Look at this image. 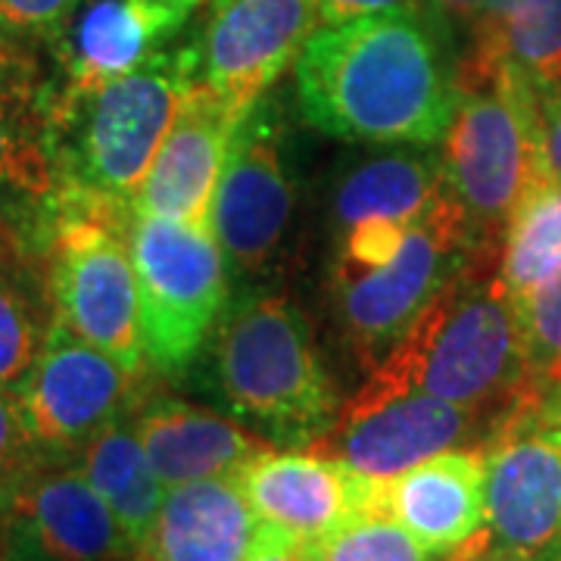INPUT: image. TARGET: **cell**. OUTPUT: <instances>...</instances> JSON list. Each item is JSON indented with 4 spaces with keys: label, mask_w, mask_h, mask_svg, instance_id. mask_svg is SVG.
<instances>
[{
    "label": "cell",
    "mask_w": 561,
    "mask_h": 561,
    "mask_svg": "<svg viewBox=\"0 0 561 561\" xmlns=\"http://www.w3.org/2000/svg\"><path fill=\"white\" fill-rule=\"evenodd\" d=\"M449 22L381 13L319 28L297 62L306 122L341 140L427 147L456 110Z\"/></svg>",
    "instance_id": "cell-1"
},
{
    "label": "cell",
    "mask_w": 561,
    "mask_h": 561,
    "mask_svg": "<svg viewBox=\"0 0 561 561\" xmlns=\"http://www.w3.org/2000/svg\"><path fill=\"white\" fill-rule=\"evenodd\" d=\"M393 397H434L500 421L518 402L542 400L530 387L515 302L500 278V247H481L446 280L346 402Z\"/></svg>",
    "instance_id": "cell-2"
},
{
    "label": "cell",
    "mask_w": 561,
    "mask_h": 561,
    "mask_svg": "<svg viewBox=\"0 0 561 561\" xmlns=\"http://www.w3.org/2000/svg\"><path fill=\"white\" fill-rule=\"evenodd\" d=\"M213 371L221 400L253 434L280 446H312L341 415L309 321L287 297H253L216 328Z\"/></svg>",
    "instance_id": "cell-3"
},
{
    "label": "cell",
    "mask_w": 561,
    "mask_h": 561,
    "mask_svg": "<svg viewBox=\"0 0 561 561\" xmlns=\"http://www.w3.org/2000/svg\"><path fill=\"white\" fill-rule=\"evenodd\" d=\"M456 88V110L443 131V184L478 241L493 243L524 194L549 179L537 94L502 62L461 60Z\"/></svg>",
    "instance_id": "cell-4"
},
{
    "label": "cell",
    "mask_w": 561,
    "mask_h": 561,
    "mask_svg": "<svg viewBox=\"0 0 561 561\" xmlns=\"http://www.w3.org/2000/svg\"><path fill=\"white\" fill-rule=\"evenodd\" d=\"M194 81L197 66L184 47L162 50L147 66L76 101L50 94L66 187L135 209L140 184Z\"/></svg>",
    "instance_id": "cell-5"
},
{
    "label": "cell",
    "mask_w": 561,
    "mask_h": 561,
    "mask_svg": "<svg viewBox=\"0 0 561 561\" xmlns=\"http://www.w3.org/2000/svg\"><path fill=\"white\" fill-rule=\"evenodd\" d=\"M131 206L66 187L44 256L57 321L140 375L147 356L131 260Z\"/></svg>",
    "instance_id": "cell-6"
},
{
    "label": "cell",
    "mask_w": 561,
    "mask_h": 561,
    "mask_svg": "<svg viewBox=\"0 0 561 561\" xmlns=\"http://www.w3.org/2000/svg\"><path fill=\"white\" fill-rule=\"evenodd\" d=\"M481 247L474 225L443 184L431 209L409 225L402 247L383 262L356 272H334V300L353 353L375 368L402 331L440 294Z\"/></svg>",
    "instance_id": "cell-7"
},
{
    "label": "cell",
    "mask_w": 561,
    "mask_h": 561,
    "mask_svg": "<svg viewBox=\"0 0 561 561\" xmlns=\"http://www.w3.org/2000/svg\"><path fill=\"white\" fill-rule=\"evenodd\" d=\"M131 260L138 278L144 356L181 375L219 328L228 262L206 225L135 216Z\"/></svg>",
    "instance_id": "cell-8"
},
{
    "label": "cell",
    "mask_w": 561,
    "mask_h": 561,
    "mask_svg": "<svg viewBox=\"0 0 561 561\" xmlns=\"http://www.w3.org/2000/svg\"><path fill=\"white\" fill-rule=\"evenodd\" d=\"M486 549L561 561V437L542 400L518 402L483 443Z\"/></svg>",
    "instance_id": "cell-9"
},
{
    "label": "cell",
    "mask_w": 561,
    "mask_h": 561,
    "mask_svg": "<svg viewBox=\"0 0 561 561\" xmlns=\"http://www.w3.org/2000/svg\"><path fill=\"white\" fill-rule=\"evenodd\" d=\"M138 381L140 375L57 321L16 400L41 456L69 461L103 427L128 415Z\"/></svg>",
    "instance_id": "cell-10"
},
{
    "label": "cell",
    "mask_w": 561,
    "mask_h": 561,
    "mask_svg": "<svg viewBox=\"0 0 561 561\" xmlns=\"http://www.w3.org/2000/svg\"><path fill=\"white\" fill-rule=\"evenodd\" d=\"M294 181L287 175L278 122L262 98L238 122L209 203V231L231 272H265L287 241Z\"/></svg>",
    "instance_id": "cell-11"
},
{
    "label": "cell",
    "mask_w": 561,
    "mask_h": 561,
    "mask_svg": "<svg viewBox=\"0 0 561 561\" xmlns=\"http://www.w3.org/2000/svg\"><path fill=\"white\" fill-rule=\"evenodd\" d=\"M128 556H135V546L79 465L38 461L0 505V561H119Z\"/></svg>",
    "instance_id": "cell-12"
},
{
    "label": "cell",
    "mask_w": 561,
    "mask_h": 561,
    "mask_svg": "<svg viewBox=\"0 0 561 561\" xmlns=\"http://www.w3.org/2000/svg\"><path fill=\"white\" fill-rule=\"evenodd\" d=\"M496 415L434 397H393V400L353 405L343 402L334 427L312 443L328 459L371 481H390L421 461L449 449H461L474 434H493Z\"/></svg>",
    "instance_id": "cell-13"
},
{
    "label": "cell",
    "mask_w": 561,
    "mask_h": 561,
    "mask_svg": "<svg viewBox=\"0 0 561 561\" xmlns=\"http://www.w3.org/2000/svg\"><path fill=\"white\" fill-rule=\"evenodd\" d=\"M316 0H213L191 57L197 81L250 110L319 32Z\"/></svg>",
    "instance_id": "cell-14"
},
{
    "label": "cell",
    "mask_w": 561,
    "mask_h": 561,
    "mask_svg": "<svg viewBox=\"0 0 561 561\" xmlns=\"http://www.w3.org/2000/svg\"><path fill=\"white\" fill-rule=\"evenodd\" d=\"M54 98L16 57L0 62V225L22 250H41L62 201Z\"/></svg>",
    "instance_id": "cell-15"
},
{
    "label": "cell",
    "mask_w": 561,
    "mask_h": 561,
    "mask_svg": "<svg viewBox=\"0 0 561 561\" xmlns=\"http://www.w3.org/2000/svg\"><path fill=\"white\" fill-rule=\"evenodd\" d=\"M201 0H84L57 38L62 88L57 101H76L160 57Z\"/></svg>",
    "instance_id": "cell-16"
},
{
    "label": "cell",
    "mask_w": 561,
    "mask_h": 561,
    "mask_svg": "<svg viewBox=\"0 0 561 561\" xmlns=\"http://www.w3.org/2000/svg\"><path fill=\"white\" fill-rule=\"evenodd\" d=\"M260 522L280 537L321 542L356 512H368L375 481L316 449H265L234 474Z\"/></svg>",
    "instance_id": "cell-17"
},
{
    "label": "cell",
    "mask_w": 561,
    "mask_h": 561,
    "mask_svg": "<svg viewBox=\"0 0 561 561\" xmlns=\"http://www.w3.org/2000/svg\"><path fill=\"white\" fill-rule=\"evenodd\" d=\"M243 113L247 110L225 94L194 81L140 184L135 216L206 225L221 162Z\"/></svg>",
    "instance_id": "cell-18"
},
{
    "label": "cell",
    "mask_w": 561,
    "mask_h": 561,
    "mask_svg": "<svg viewBox=\"0 0 561 561\" xmlns=\"http://www.w3.org/2000/svg\"><path fill=\"white\" fill-rule=\"evenodd\" d=\"M437 556H459L486 540L483 446L449 449L390 481H375L371 505Z\"/></svg>",
    "instance_id": "cell-19"
},
{
    "label": "cell",
    "mask_w": 561,
    "mask_h": 561,
    "mask_svg": "<svg viewBox=\"0 0 561 561\" xmlns=\"http://www.w3.org/2000/svg\"><path fill=\"white\" fill-rule=\"evenodd\" d=\"M275 530L260 522L234 478L165 490L140 561H247Z\"/></svg>",
    "instance_id": "cell-20"
},
{
    "label": "cell",
    "mask_w": 561,
    "mask_h": 561,
    "mask_svg": "<svg viewBox=\"0 0 561 561\" xmlns=\"http://www.w3.org/2000/svg\"><path fill=\"white\" fill-rule=\"evenodd\" d=\"M138 440L165 490L209 478H234L272 443L231 419L191 402L157 397L131 415Z\"/></svg>",
    "instance_id": "cell-21"
},
{
    "label": "cell",
    "mask_w": 561,
    "mask_h": 561,
    "mask_svg": "<svg viewBox=\"0 0 561 561\" xmlns=\"http://www.w3.org/2000/svg\"><path fill=\"white\" fill-rule=\"evenodd\" d=\"M76 459L81 474L101 493L138 552V546L157 522L165 486L140 446L131 415L103 427L98 437L81 446Z\"/></svg>",
    "instance_id": "cell-22"
},
{
    "label": "cell",
    "mask_w": 561,
    "mask_h": 561,
    "mask_svg": "<svg viewBox=\"0 0 561 561\" xmlns=\"http://www.w3.org/2000/svg\"><path fill=\"white\" fill-rule=\"evenodd\" d=\"M440 162L419 150L387 153L346 172L334 194V219L343 228L362 219L415 221L440 197Z\"/></svg>",
    "instance_id": "cell-23"
},
{
    "label": "cell",
    "mask_w": 561,
    "mask_h": 561,
    "mask_svg": "<svg viewBox=\"0 0 561 561\" xmlns=\"http://www.w3.org/2000/svg\"><path fill=\"white\" fill-rule=\"evenodd\" d=\"M561 265V181H537L512 219L500 243V278L508 297H524Z\"/></svg>",
    "instance_id": "cell-24"
},
{
    "label": "cell",
    "mask_w": 561,
    "mask_h": 561,
    "mask_svg": "<svg viewBox=\"0 0 561 561\" xmlns=\"http://www.w3.org/2000/svg\"><path fill=\"white\" fill-rule=\"evenodd\" d=\"M465 62H502L534 91L561 79V0H524L500 28L474 35Z\"/></svg>",
    "instance_id": "cell-25"
},
{
    "label": "cell",
    "mask_w": 561,
    "mask_h": 561,
    "mask_svg": "<svg viewBox=\"0 0 561 561\" xmlns=\"http://www.w3.org/2000/svg\"><path fill=\"white\" fill-rule=\"evenodd\" d=\"M54 324L50 290H41L25 256L0 260V390H20Z\"/></svg>",
    "instance_id": "cell-26"
},
{
    "label": "cell",
    "mask_w": 561,
    "mask_h": 561,
    "mask_svg": "<svg viewBox=\"0 0 561 561\" xmlns=\"http://www.w3.org/2000/svg\"><path fill=\"white\" fill-rule=\"evenodd\" d=\"M486 549V540L459 556H437L424 549L402 524L383 512H356L331 537L319 542V561H471Z\"/></svg>",
    "instance_id": "cell-27"
},
{
    "label": "cell",
    "mask_w": 561,
    "mask_h": 561,
    "mask_svg": "<svg viewBox=\"0 0 561 561\" xmlns=\"http://www.w3.org/2000/svg\"><path fill=\"white\" fill-rule=\"evenodd\" d=\"M512 302L522 328L530 387L546 400L561 390V265Z\"/></svg>",
    "instance_id": "cell-28"
},
{
    "label": "cell",
    "mask_w": 561,
    "mask_h": 561,
    "mask_svg": "<svg viewBox=\"0 0 561 561\" xmlns=\"http://www.w3.org/2000/svg\"><path fill=\"white\" fill-rule=\"evenodd\" d=\"M38 461L44 456L25 427L16 393L0 390V505Z\"/></svg>",
    "instance_id": "cell-29"
},
{
    "label": "cell",
    "mask_w": 561,
    "mask_h": 561,
    "mask_svg": "<svg viewBox=\"0 0 561 561\" xmlns=\"http://www.w3.org/2000/svg\"><path fill=\"white\" fill-rule=\"evenodd\" d=\"M84 0H0V41L20 47L25 41L54 38Z\"/></svg>",
    "instance_id": "cell-30"
},
{
    "label": "cell",
    "mask_w": 561,
    "mask_h": 561,
    "mask_svg": "<svg viewBox=\"0 0 561 561\" xmlns=\"http://www.w3.org/2000/svg\"><path fill=\"white\" fill-rule=\"evenodd\" d=\"M316 7H319L321 22H328V25L362 20V16H381V13H409V16H424V20H443L431 0H316Z\"/></svg>",
    "instance_id": "cell-31"
},
{
    "label": "cell",
    "mask_w": 561,
    "mask_h": 561,
    "mask_svg": "<svg viewBox=\"0 0 561 561\" xmlns=\"http://www.w3.org/2000/svg\"><path fill=\"white\" fill-rule=\"evenodd\" d=\"M534 94H537V110H540L546 165H549V175L561 181V79L549 88L534 91Z\"/></svg>",
    "instance_id": "cell-32"
},
{
    "label": "cell",
    "mask_w": 561,
    "mask_h": 561,
    "mask_svg": "<svg viewBox=\"0 0 561 561\" xmlns=\"http://www.w3.org/2000/svg\"><path fill=\"white\" fill-rule=\"evenodd\" d=\"M247 561H319V542L287 540L275 530Z\"/></svg>",
    "instance_id": "cell-33"
},
{
    "label": "cell",
    "mask_w": 561,
    "mask_h": 561,
    "mask_svg": "<svg viewBox=\"0 0 561 561\" xmlns=\"http://www.w3.org/2000/svg\"><path fill=\"white\" fill-rule=\"evenodd\" d=\"M434 7H437V13H440L443 20L456 22V25H468V28H474L478 20H481V10H483V0H431Z\"/></svg>",
    "instance_id": "cell-34"
},
{
    "label": "cell",
    "mask_w": 561,
    "mask_h": 561,
    "mask_svg": "<svg viewBox=\"0 0 561 561\" xmlns=\"http://www.w3.org/2000/svg\"><path fill=\"white\" fill-rule=\"evenodd\" d=\"M522 3L524 0H483L481 20H478V25L471 28V38H474V35H486V32H493V28H500L502 22L508 20Z\"/></svg>",
    "instance_id": "cell-35"
},
{
    "label": "cell",
    "mask_w": 561,
    "mask_h": 561,
    "mask_svg": "<svg viewBox=\"0 0 561 561\" xmlns=\"http://www.w3.org/2000/svg\"><path fill=\"white\" fill-rule=\"evenodd\" d=\"M542 415H546V421L559 431V437H561V390L549 393V397L542 400Z\"/></svg>",
    "instance_id": "cell-36"
},
{
    "label": "cell",
    "mask_w": 561,
    "mask_h": 561,
    "mask_svg": "<svg viewBox=\"0 0 561 561\" xmlns=\"http://www.w3.org/2000/svg\"><path fill=\"white\" fill-rule=\"evenodd\" d=\"M22 253H25V250L16 243V238L0 225V260H13V256H22Z\"/></svg>",
    "instance_id": "cell-37"
},
{
    "label": "cell",
    "mask_w": 561,
    "mask_h": 561,
    "mask_svg": "<svg viewBox=\"0 0 561 561\" xmlns=\"http://www.w3.org/2000/svg\"><path fill=\"white\" fill-rule=\"evenodd\" d=\"M471 561H518L512 559V556H502V552H493V549H483V552H478Z\"/></svg>",
    "instance_id": "cell-38"
},
{
    "label": "cell",
    "mask_w": 561,
    "mask_h": 561,
    "mask_svg": "<svg viewBox=\"0 0 561 561\" xmlns=\"http://www.w3.org/2000/svg\"><path fill=\"white\" fill-rule=\"evenodd\" d=\"M16 54H20V47H13V44L0 41V62H7L10 57H16Z\"/></svg>",
    "instance_id": "cell-39"
},
{
    "label": "cell",
    "mask_w": 561,
    "mask_h": 561,
    "mask_svg": "<svg viewBox=\"0 0 561 561\" xmlns=\"http://www.w3.org/2000/svg\"><path fill=\"white\" fill-rule=\"evenodd\" d=\"M119 561H140L138 556H128V559H119Z\"/></svg>",
    "instance_id": "cell-40"
}]
</instances>
